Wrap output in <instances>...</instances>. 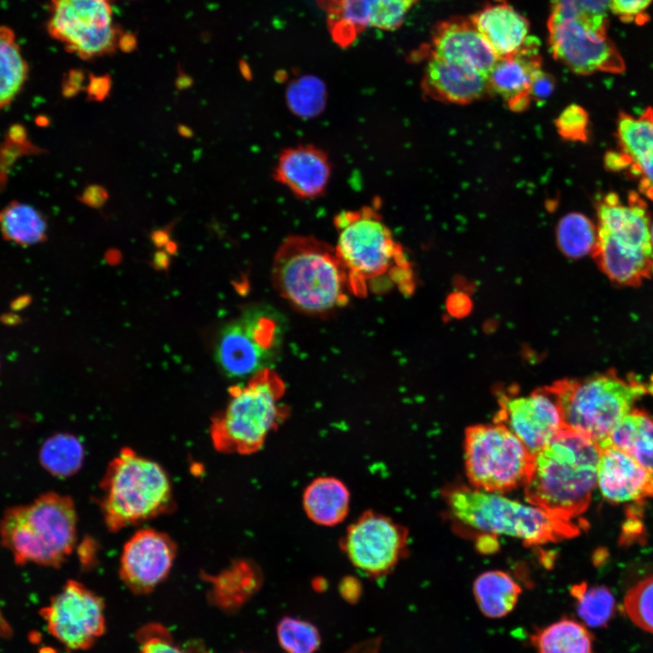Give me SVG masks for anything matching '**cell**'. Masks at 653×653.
<instances>
[{
    "instance_id": "8",
    "label": "cell",
    "mask_w": 653,
    "mask_h": 653,
    "mask_svg": "<svg viewBox=\"0 0 653 653\" xmlns=\"http://www.w3.org/2000/svg\"><path fill=\"white\" fill-rule=\"evenodd\" d=\"M285 385L272 368L249 377L229 391L225 409L210 424V439L219 452L249 454L258 450L287 412Z\"/></svg>"
},
{
    "instance_id": "11",
    "label": "cell",
    "mask_w": 653,
    "mask_h": 653,
    "mask_svg": "<svg viewBox=\"0 0 653 653\" xmlns=\"http://www.w3.org/2000/svg\"><path fill=\"white\" fill-rule=\"evenodd\" d=\"M283 320L268 307L247 310L219 335L216 358L230 377H250L275 362L283 341Z\"/></svg>"
},
{
    "instance_id": "43",
    "label": "cell",
    "mask_w": 653,
    "mask_h": 653,
    "mask_svg": "<svg viewBox=\"0 0 653 653\" xmlns=\"http://www.w3.org/2000/svg\"><path fill=\"white\" fill-rule=\"evenodd\" d=\"M112 89V79L109 74L97 76L89 75V83L86 86L87 98L89 101L102 102L105 100Z\"/></svg>"
},
{
    "instance_id": "44",
    "label": "cell",
    "mask_w": 653,
    "mask_h": 653,
    "mask_svg": "<svg viewBox=\"0 0 653 653\" xmlns=\"http://www.w3.org/2000/svg\"><path fill=\"white\" fill-rule=\"evenodd\" d=\"M109 199L108 191L97 184L89 185L83 191L80 200L89 207L98 209L102 207Z\"/></svg>"
},
{
    "instance_id": "4",
    "label": "cell",
    "mask_w": 653,
    "mask_h": 653,
    "mask_svg": "<svg viewBox=\"0 0 653 653\" xmlns=\"http://www.w3.org/2000/svg\"><path fill=\"white\" fill-rule=\"evenodd\" d=\"M76 540V508L65 494L44 492L29 503L8 507L0 520L1 543L16 565L58 568Z\"/></svg>"
},
{
    "instance_id": "34",
    "label": "cell",
    "mask_w": 653,
    "mask_h": 653,
    "mask_svg": "<svg viewBox=\"0 0 653 653\" xmlns=\"http://www.w3.org/2000/svg\"><path fill=\"white\" fill-rule=\"evenodd\" d=\"M276 632L285 653H316L321 646V635L317 626L300 618H281Z\"/></svg>"
},
{
    "instance_id": "19",
    "label": "cell",
    "mask_w": 653,
    "mask_h": 653,
    "mask_svg": "<svg viewBox=\"0 0 653 653\" xmlns=\"http://www.w3.org/2000/svg\"><path fill=\"white\" fill-rule=\"evenodd\" d=\"M430 54L472 67L486 77L498 60L471 19L463 18H452L436 26Z\"/></svg>"
},
{
    "instance_id": "41",
    "label": "cell",
    "mask_w": 653,
    "mask_h": 653,
    "mask_svg": "<svg viewBox=\"0 0 653 653\" xmlns=\"http://www.w3.org/2000/svg\"><path fill=\"white\" fill-rule=\"evenodd\" d=\"M653 0H610V11L623 21L631 22L641 16Z\"/></svg>"
},
{
    "instance_id": "1",
    "label": "cell",
    "mask_w": 653,
    "mask_h": 653,
    "mask_svg": "<svg viewBox=\"0 0 653 653\" xmlns=\"http://www.w3.org/2000/svg\"><path fill=\"white\" fill-rule=\"evenodd\" d=\"M336 254L346 268L351 293L359 297L414 288L411 264L376 209L342 210L334 218Z\"/></svg>"
},
{
    "instance_id": "3",
    "label": "cell",
    "mask_w": 653,
    "mask_h": 653,
    "mask_svg": "<svg viewBox=\"0 0 653 653\" xmlns=\"http://www.w3.org/2000/svg\"><path fill=\"white\" fill-rule=\"evenodd\" d=\"M277 292L297 310L327 314L347 304L348 277L335 246L312 236L292 235L278 248L271 268Z\"/></svg>"
},
{
    "instance_id": "33",
    "label": "cell",
    "mask_w": 653,
    "mask_h": 653,
    "mask_svg": "<svg viewBox=\"0 0 653 653\" xmlns=\"http://www.w3.org/2000/svg\"><path fill=\"white\" fill-rule=\"evenodd\" d=\"M610 0H551L548 23L572 20L607 32Z\"/></svg>"
},
{
    "instance_id": "26",
    "label": "cell",
    "mask_w": 653,
    "mask_h": 653,
    "mask_svg": "<svg viewBox=\"0 0 653 653\" xmlns=\"http://www.w3.org/2000/svg\"><path fill=\"white\" fill-rule=\"evenodd\" d=\"M473 593L482 614L498 619L514 609L521 588L510 574L494 570L482 572L474 580Z\"/></svg>"
},
{
    "instance_id": "40",
    "label": "cell",
    "mask_w": 653,
    "mask_h": 653,
    "mask_svg": "<svg viewBox=\"0 0 653 653\" xmlns=\"http://www.w3.org/2000/svg\"><path fill=\"white\" fill-rule=\"evenodd\" d=\"M559 134L569 141H585L589 132L587 112L577 104L565 108L555 122Z\"/></svg>"
},
{
    "instance_id": "24",
    "label": "cell",
    "mask_w": 653,
    "mask_h": 653,
    "mask_svg": "<svg viewBox=\"0 0 653 653\" xmlns=\"http://www.w3.org/2000/svg\"><path fill=\"white\" fill-rule=\"evenodd\" d=\"M630 455L653 476V416L632 410L610 432L607 445Z\"/></svg>"
},
{
    "instance_id": "37",
    "label": "cell",
    "mask_w": 653,
    "mask_h": 653,
    "mask_svg": "<svg viewBox=\"0 0 653 653\" xmlns=\"http://www.w3.org/2000/svg\"><path fill=\"white\" fill-rule=\"evenodd\" d=\"M324 85L314 76H304L290 85L288 101L292 110L301 115L318 112L323 104Z\"/></svg>"
},
{
    "instance_id": "48",
    "label": "cell",
    "mask_w": 653,
    "mask_h": 653,
    "mask_svg": "<svg viewBox=\"0 0 653 653\" xmlns=\"http://www.w3.org/2000/svg\"><path fill=\"white\" fill-rule=\"evenodd\" d=\"M152 239L157 246H162L169 240V231L167 229L154 231L152 234Z\"/></svg>"
},
{
    "instance_id": "47",
    "label": "cell",
    "mask_w": 653,
    "mask_h": 653,
    "mask_svg": "<svg viewBox=\"0 0 653 653\" xmlns=\"http://www.w3.org/2000/svg\"><path fill=\"white\" fill-rule=\"evenodd\" d=\"M192 79L184 73H180L179 77L175 82L176 88L180 91L189 89L192 85Z\"/></svg>"
},
{
    "instance_id": "50",
    "label": "cell",
    "mask_w": 653,
    "mask_h": 653,
    "mask_svg": "<svg viewBox=\"0 0 653 653\" xmlns=\"http://www.w3.org/2000/svg\"><path fill=\"white\" fill-rule=\"evenodd\" d=\"M650 237H651V243L653 247V221L650 223Z\"/></svg>"
},
{
    "instance_id": "46",
    "label": "cell",
    "mask_w": 653,
    "mask_h": 653,
    "mask_svg": "<svg viewBox=\"0 0 653 653\" xmlns=\"http://www.w3.org/2000/svg\"><path fill=\"white\" fill-rule=\"evenodd\" d=\"M380 647L379 639H371L356 645L346 653H377Z\"/></svg>"
},
{
    "instance_id": "28",
    "label": "cell",
    "mask_w": 653,
    "mask_h": 653,
    "mask_svg": "<svg viewBox=\"0 0 653 653\" xmlns=\"http://www.w3.org/2000/svg\"><path fill=\"white\" fill-rule=\"evenodd\" d=\"M0 232L8 241L31 246L46 239L47 224L32 206L13 202L0 210Z\"/></svg>"
},
{
    "instance_id": "7",
    "label": "cell",
    "mask_w": 653,
    "mask_h": 653,
    "mask_svg": "<svg viewBox=\"0 0 653 653\" xmlns=\"http://www.w3.org/2000/svg\"><path fill=\"white\" fill-rule=\"evenodd\" d=\"M598 239L594 255L613 281L634 284L653 273L650 219L646 202L631 192L626 201L615 193L597 206Z\"/></svg>"
},
{
    "instance_id": "12",
    "label": "cell",
    "mask_w": 653,
    "mask_h": 653,
    "mask_svg": "<svg viewBox=\"0 0 653 653\" xmlns=\"http://www.w3.org/2000/svg\"><path fill=\"white\" fill-rule=\"evenodd\" d=\"M47 29L65 49L89 60L113 53L123 34L111 0H50Z\"/></svg>"
},
{
    "instance_id": "13",
    "label": "cell",
    "mask_w": 653,
    "mask_h": 653,
    "mask_svg": "<svg viewBox=\"0 0 653 653\" xmlns=\"http://www.w3.org/2000/svg\"><path fill=\"white\" fill-rule=\"evenodd\" d=\"M40 614L49 633L69 650L88 649L105 632L102 599L75 580H69Z\"/></svg>"
},
{
    "instance_id": "6",
    "label": "cell",
    "mask_w": 653,
    "mask_h": 653,
    "mask_svg": "<svg viewBox=\"0 0 653 653\" xmlns=\"http://www.w3.org/2000/svg\"><path fill=\"white\" fill-rule=\"evenodd\" d=\"M100 488V507L111 531L166 513L173 504L164 469L131 448L122 449L109 463Z\"/></svg>"
},
{
    "instance_id": "30",
    "label": "cell",
    "mask_w": 653,
    "mask_h": 653,
    "mask_svg": "<svg viewBox=\"0 0 653 653\" xmlns=\"http://www.w3.org/2000/svg\"><path fill=\"white\" fill-rule=\"evenodd\" d=\"M84 450L80 440L67 433L48 437L41 445L38 461L53 476L67 478L76 473L83 462Z\"/></svg>"
},
{
    "instance_id": "45",
    "label": "cell",
    "mask_w": 653,
    "mask_h": 653,
    "mask_svg": "<svg viewBox=\"0 0 653 653\" xmlns=\"http://www.w3.org/2000/svg\"><path fill=\"white\" fill-rule=\"evenodd\" d=\"M84 74L81 71H72L69 73L63 85V93L66 97H72L77 94L83 87Z\"/></svg>"
},
{
    "instance_id": "38",
    "label": "cell",
    "mask_w": 653,
    "mask_h": 653,
    "mask_svg": "<svg viewBox=\"0 0 653 653\" xmlns=\"http://www.w3.org/2000/svg\"><path fill=\"white\" fill-rule=\"evenodd\" d=\"M417 0H373L369 27L397 29Z\"/></svg>"
},
{
    "instance_id": "36",
    "label": "cell",
    "mask_w": 653,
    "mask_h": 653,
    "mask_svg": "<svg viewBox=\"0 0 653 653\" xmlns=\"http://www.w3.org/2000/svg\"><path fill=\"white\" fill-rule=\"evenodd\" d=\"M624 606L637 626L653 633V575L640 580L627 592Z\"/></svg>"
},
{
    "instance_id": "22",
    "label": "cell",
    "mask_w": 653,
    "mask_h": 653,
    "mask_svg": "<svg viewBox=\"0 0 653 653\" xmlns=\"http://www.w3.org/2000/svg\"><path fill=\"white\" fill-rule=\"evenodd\" d=\"M422 87L433 99L460 104L478 100L489 90L487 77L475 69L432 54Z\"/></svg>"
},
{
    "instance_id": "21",
    "label": "cell",
    "mask_w": 653,
    "mask_h": 653,
    "mask_svg": "<svg viewBox=\"0 0 653 653\" xmlns=\"http://www.w3.org/2000/svg\"><path fill=\"white\" fill-rule=\"evenodd\" d=\"M275 179L302 199L321 195L329 181L331 165L327 155L314 145L284 150L277 161Z\"/></svg>"
},
{
    "instance_id": "10",
    "label": "cell",
    "mask_w": 653,
    "mask_h": 653,
    "mask_svg": "<svg viewBox=\"0 0 653 653\" xmlns=\"http://www.w3.org/2000/svg\"><path fill=\"white\" fill-rule=\"evenodd\" d=\"M533 454L506 426L477 424L464 435L465 473L472 487L504 493L523 486Z\"/></svg>"
},
{
    "instance_id": "31",
    "label": "cell",
    "mask_w": 653,
    "mask_h": 653,
    "mask_svg": "<svg viewBox=\"0 0 653 653\" xmlns=\"http://www.w3.org/2000/svg\"><path fill=\"white\" fill-rule=\"evenodd\" d=\"M556 237L560 249L567 257L580 258L594 253L598 229L585 215L570 212L560 219Z\"/></svg>"
},
{
    "instance_id": "49",
    "label": "cell",
    "mask_w": 653,
    "mask_h": 653,
    "mask_svg": "<svg viewBox=\"0 0 653 653\" xmlns=\"http://www.w3.org/2000/svg\"><path fill=\"white\" fill-rule=\"evenodd\" d=\"M177 131L180 135L185 138H191L194 134L191 128L182 123L178 124Z\"/></svg>"
},
{
    "instance_id": "32",
    "label": "cell",
    "mask_w": 653,
    "mask_h": 653,
    "mask_svg": "<svg viewBox=\"0 0 653 653\" xmlns=\"http://www.w3.org/2000/svg\"><path fill=\"white\" fill-rule=\"evenodd\" d=\"M570 594L576 599L577 613L586 625L601 628L608 624L615 609V599L608 588L589 587L581 582L572 586Z\"/></svg>"
},
{
    "instance_id": "35",
    "label": "cell",
    "mask_w": 653,
    "mask_h": 653,
    "mask_svg": "<svg viewBox=\"0 0 653 653\" xmlns=\"http://www.w3.org/2000/svg\"><path fill=\"white\" fill-rule=\"evenodd\" d=\"M373 0H339L334 7V35L348 42L357 32L370 24Z\"/></svg>"
},
{
    "instance_id": "39",
    "label": "cell",
    "mask_w": 653,
    "mask_h": 653,
    "mask_svg": "<svg viewBox=\"0 0 653 653\" xmlns=\"http://www.w3.org/2000/svg\"><path fill=\"white\" fill-rule=\"evenodd\" d=\"M140 653H189L175 643L167 629L157 623L143 626L137 634Z\"/></svg>"
},
{
    "instance_id": "29",
    "label": "cell",
    "mask_w": 653,
    "mask_h": 653,
    "mask_svg": "<svg viewBox=\"0 0 653 653\" xmlns=\"http://www.w3.org/2000/svg\"><path fill=\"white\" fill-rule=\"evenodd\" d=\"M28 74L27 63L14 32L0 25V110L21 92Z\"/></svg>"
},
{
    "instance_id": "23",
    "label": "cell",
    "mask_w": 653,
    "mask_h": 653,
    "mask_svg": "<svg viewBox=\"0 0 653 653\" xmlns=\"http://www.w3.org/2000/svg\"><path fill=\"white\" fill-rule=\"evenodd\" d=\"M471 21L498 58L516 53L529 37L527 19L505 3L486 5Z\"/></svg>"
},
{
    "instance_id": "14",
    "label": "cell",
    "mask_w": 653,
    "mask_h": 653,
    "mask_svg": "<svg viewBox=\"0 0 653 653\" xmlns=\"http://www.w3.org/2000/svg\"><path fill=\"white\" fill-rule=\"evenodd\" d=\"M548 28L553 57L572 72L588 75L624 71V60L607 32L572 20L548 23Z\"/></svg>"
},
{
    "instance_id": "15",
    "label": "cell",
    "mask_w": 653,
    "mask_h": 653,
    "mask_svg": "<svg viewBox=\"0 0 653 653\" xmlns=\"http://www.w3.org/2000/svg\"><path fill=\"white\" fill-rule=\"evenodd\" d=\"M406 530L392 519L367 512L347 530L344 548L352 564L368 576L389 572L406 546Z\"/></svg>"
},
{
    "instance_id": "51",
    "label": "cell",
    "mask_w": 653,
    "mask_h": 653,
    "mask_svg": "<svg viewBox=\"0 0 653 653\" xmlns=\"http://www.w3.org/2000/svg\"><path fill=\"white\" fill-rule=\"evenodd\" d=\"M240 653H243V652H240Z\"/></svg>"
},
{
    "instance_id": "5",
    "label": "cell",
    "mask_w": 653,
    "mask_h": 653,
    "mask_svg": "<svg viewBox=\"0 0 653 653\" xmlns=\"http://www.w3.org/2000/svg\"><path fill=\"white\" fill-rule=\"evenodd\" d=\"M444 496L451 515L462 525L482 534L504 535L525 544L538 545L580 532L575 521L502 493L459 485L449 488Z\"/></svg>"
},
{
    "instance_id": "16",
    "label": "cell",
    "mask_w": 653,
    "mask_h": 653,
    "mask_svg": "<svg viewBox=\"0 0 653 653\" xmlns=\"http://www.w3.org/2000/svg\"><path fill=\"white\" fill-rule=\"evenodd\" d=\"M495 423L512 431L535 454L563 427L559 402L551 387L529 395L499 397Z\"/></svg>"
},
{
    "instance_id": "27",
    "label": "cell",
    "mask_w": 653,
    "mask_h": 653,
    "mask_svg": "<svg viewBox=\"0 0 653 653\" xmlns=\"http://www.w3.org/2000/svg\"><path fill=\"white\" fill-rule=\"evenodd\" d=\"M530 641L536 653H593L592 637L586 627L565 617L538 628Z\"/></svg>"
},
{
    "instance_id": "20",
    "label": "cell",
    "mask_w": 653,
    "mask_h": 653,
    "mask_svg": "<svg viewBox=\"0 0 653 653\" xmlns=\"http://www.w3.org/2000/svg\"><path fill=\"white\" fill-rule=\"evenodd\" d=\"M539 70V43L528 37L516 53L498 58L487 76L489 90L502 95L510 109L522 111L530 104L531 84Z\"/></svg>"
},
{
    "instance_id": "42",
    "label": "cell",
    "mask_w": 653,
    "mask_h": 653,
    "mask_svg": "<svg viewBox=\"0 0 653 653\" xmlns=\"http://www.w3.org/2000/svg\"><path fill=\"white\" fill-rule=\"evenodd\" d=\"M554 87L555 81L553 77L541 69L532 79L530 89L531 98L539 102L544 101L551 96Z\"/></svg>"
},
{
    "instance_id": "2",
    "label": "cell",
    "mask_w": 653,
    "mask_h": 653,
    "mask_svg": "<svg viewBox=\"0 0 653 653\" xmlns=\"http://www.w3.org/2000/svg\"><path fill=\"white\" fill-rule=\"evenodd\" d=\"M600 448L590 437L563 427L533 454L524 487L527 502L575 521L597 486Z\"/></svg>"
},
{
    "instance_id": "17",
    "label": "cell",
    "mask_w": 653,
    "mask_h": 653,
    "mask_svg": "<svg viewBox=\"0 0 653 653\" xmlns=\"http://www.w3.org/2000/svg\"><path fill=\"white\" fill-rule=\"evenodd\" d=\"M177 548L165 532L145 528L125 542L120 559V576L134 593L151 592L168 576Z\"/></svg>"
},
{
    "instance_id": "18",
    "label": "cell",
    "mask_w": 653,
    "mask_h": 653,
    "mask_svg": "<svg viewBox=\"0 0 653 653\" xmlns=\"http://www.w3.org/2000/svg\"><path fill=\"white\" fill-rule=\"evenodd\" d=\"M597 486L606 500L615 503L653 497V476L630 455L612 445L600 449Z\"/></svg>"
},
{
    "instance_id": "25",
    "label": "cell",
    "mask_w": 653,
    "mask_h": 653,
    "mask_svg": "<svg viewBox=\"0 0 653 653\" xmlns=\"http://www.w3.org/2000/svg\"><path fill=\"white\" fill-rule=\"evenodd\" d=\"M349 492L338 479L320 477L305 490L304 510L314 522L333 526L342 521L349 509Z\"/></svg>"
},
{
    "instance_id": "9",
    "label": "cell",
    "mask_w": 653,
    "mask_h": 653,
    "mask_svg": "<svg viewBox=\"0 0 653 653\" xmlns=\"http://www.w3.org/2000/svg\"><path fill=\"white\" fill-rule=\"evenodd\" d=\"M557 397L564 427L606 447L615 425L648 389L643 384L607 374L584 380H563L551 386Z\"/></svg>"
}]
</instances>
